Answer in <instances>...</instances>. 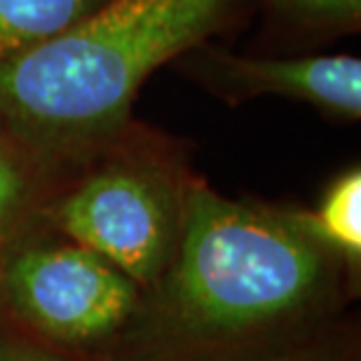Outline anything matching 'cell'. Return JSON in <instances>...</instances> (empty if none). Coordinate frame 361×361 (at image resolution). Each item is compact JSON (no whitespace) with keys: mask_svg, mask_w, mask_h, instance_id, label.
I'll return each instance as SVG.
<instances>
[{"mask_svg":"<svg viewBox=\"0 0 361 361\" xmlns=\"http://www.w3.org/2000/svg\"><path fill=\"white\" fill-rule=\"evenodd\" d=\"M359 286L298 209L233 200L195 178L171 265L111 361H200L291 341L350 317Z\"/></svg>","mask_w":361,"mask_h":361,"instance_id":"cell-1","label":"cell"},{"mask_svg":"<svg viewBox=\"0 0 361 361\" xmlns=\"http://www.w3.org/2000/svg\"><path fill=\"white\" fill-rule=\"evenodd\" d=\"M230 0H106L0 61V125L59 178L127 134L148 75L223 24Z\"/></svg>","mask_w":361,"mask_h":361,"instance_id":"cell-2","label":"cell"},{"mask_svg":"<svg viewBox=\"0 0 361 361\" xmlns=\"http://www.w3.org/2000/svg\"><path fill=\"white\" fill-rule=\"evenodd\" d=\"M192 180L174 153L125 134L56 180L38 221L106 258L146 293L176 254Z\"/></svg>","mask_w":361,"mask_h":361,"instance_id":"cell-3","label":"cell"},{"mask_svg":"<svg viewBox=\"0 0 361 361\" xmlns=\"http://www.w3.org/2000/svg\"><path fill=\"white\" fill-rule=\"evenodd\" d=\"M143 288L45 223L0 254V326L90 361H111L139 314Z\"/></svg>","mask_w":361,"mask_h":361,"instance_id":"cell-4","label":"cell"},{"mask_svg":"<svg viewBox=\"0 0 361 361\" xmlns=\"http://www.w3.org/2000/svg\"><path fill=\"white\" fill-rule=\"evenodd\" d=\"M200 68L223 97H286L324 113L357 120L361 115V61L352 54L261 59L209 49Z\"/></svg>","mask_w":361,"mask_h":361,"instance_id":"cell-5","label":"cell"},{"mask_svg":"<svg viewBox=\"0 0 361 361\" xmlns=\"http://www.w3.org/2000/svg\"><path fill=\"white\" fill-rule=\"evenodd\" d=\"M59 174L21 146L0 125V254L17 237L38 223Z\"/></svg>","mask_w":361,"mask_h":361,"instance_id":"cell-6","label":"cell"},{"mask_svg":"<svg viewBox=\"0 0 361 361\" xmlns=\"http://www.w3.org/2000/svg\"><path fill=\"white\" fill-rule=\"evenodd\" d=\"M305 228L361 279V171L336 176L314 209H298Z\"/></svg>","mask_w":361,"mask_h":361,"instance_id":"cell-7","label":"cell"},{"mask_svg":"<svg viewBox=\"0 0 361 361\" xmlns=\"http://www.w3.org/2000/svg\"><path fill=\"white\" fill-rule=\"evenodd\" d=\"M106 0H0V61L42 45Z\"/></svg>","mask_w":361,"mask_h":361,"instance_id":"cell-8","label":"cell"},{"mask_svg":"<svg viewBox=\"0 0 361 361\" xmlns=\"http://www.w3.org/2000/svg\"><path fill=\"white\" fill-rule=\"evenodd\" d=\"M200 361H361V329L357 314H350L291 341Z\"/></svg>","mask_w":361,"mask_h":361,"instance_id":"cell-9","label":"cell"},{"mask_svg":"<svg viewBox=\"0 0 361 361\" xmlns=\"http://www.w3.org/2000/svg\"><path fill=\"white\" fill-rule=\"evenodd\" d=\"M288 12L326 24H352L361 14V0H277Z\"/></svg>","mask_w":361,"mask_h":361,"instance_id":"cell-10","label":"cell"},{"mask_svg":"<svg viewBox=\"0 0 361 361\" xmlns=\"http://www.w3.org/2000/svg\"><path fill=\"white\" fill-rule=\"evenodd\" d=\"M0 361H90L66 352L45 348L28 338L0 326Z\"/></svg>","mask_w":361,"mask_h":361,"instance_id":"cell-11","label":"cell"}]
</instances>
